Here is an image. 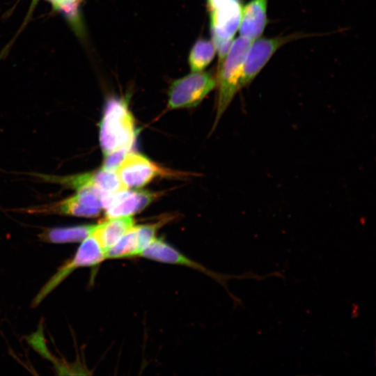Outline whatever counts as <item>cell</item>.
<instances>
[{"instance_id":"cell-1","label":"cell","mask_w":376,"mask_h":376,"mask_svg":"<svg viewBox=\"0 0 376 376\" xmlns=\"http://www.w3.org/2000/svg\"><path fill=\"white\" fill-rule=\"evenodd\" d=\"M136 136L134 120L125 99H109L100 124V143L104 154L132 147Z\"/></svg>"},{"instance_id":"cell-2","label":"cell","mask_w":376,"mask_h":376,"mask_svg":"<svg viewBox=\"0 0 376 376\" xmlns=\"http://www.w3.org/2000/svg\"><path fill=\"white\" fill-rule=\"evenodd\" d=\"M253 41L240 36L233 42L218 67L217 85L219 86L215 122L217 124L240 88L242 65Z\"/></svg>"},{"instance_id":"cell-3","label":"cell","mask_w":376,"mask_h":376,"mask_svg":"<svg viewBox=\"0 0 376 376\" xmlns=\"http://www.w3.org/2000/svg\"><path fill=\"white\" fill-rule=\"evenodd\" d=\"M104 259L106 258L104 250L97 239L91 234L81 242L73 258L61 266L41 288L32 301V306H38L76 269L99 265Z\"/></svg>"},{"instance_id":"cell-4","label":"cell","mask_w":376,"mask_h":376,"mask_svg":"<svg viewBox=\"0 0 376 376\" xmlns=\"http://www.w3.org/2000/svg\"><path fill=\"white\" fill-rule=\"evenodd\" d=\"M216 86L217 79L211 72H192L171 83L168 107L175 109L196 107Z\"/></svg>"},{"instance_id":"cell-5","label":"cell","mask_w":376,"mask_h":376,"mask_svg":"<svg viewBox=\"0 0 376 376\" xmlns=\"http://www.w3.org/2000/svg\"><path fill=\"white\" fill-rule=\"evenodd\" d=\"M242 7L240 0H229L210 11L212 41L218 54V67L224 60L239 29Z\"/></svg>"},{"instance_id":"cell-6","label":"cell","mask_w":376,"mask_h":376,"mask_svg":"<svg viewBox=\"0 0 376 376\" xmlns=\"http://www.w3.org/2000/svg\"><path fill=\"white\" fill-rule=\"evenodd\" d=\"M303 37L299 33L254 40L246 54L241 73L240 88L249 86L272 56L286 43Z\"/></svg>"},{"instance_id":"cell-7","label":"cell","mask_w":376,"mask_h":376,"mask_svg":"<svg viewBox=\"0 0 376 376\" xmlns=\"http://www.w3.org/2000/svg\"><path fill=\"white\" fill-rule=\"evenodd\" d=\"M155 198L146 191H129L127 189L113 193L102 194V207L107 218L131 216L143 210Z\"/></svg>"},{"instance_id":"cell-8","label":"cell","mask_w":376,"mask_h":376,"mask_svg":"<svg viewBox=\"0 0 376 376\" xmlns=\"http://www.w3.org/2000/svg\"><path fill=\"white\" fill-rule=\"evenodd\" d=\"M162 171L145 156L134 152H129L116 170L127 189L143 187Z\"/></svg>"},{"instance_id":"cell-9","label":"cell","mask_w":376,"mask_h":376,"mask_svg":"<svg viewBox=\"0 0 376 376\" xmlns=\"http://www.w3.org/2000/svg\"><path fill=\"white\" fill-rule=\"evenodd\" d=\"M102 193L93 187L77 190V194L42 210L77 217H94L97 216L102 207Z\"/></svg>"},{"instance_id":"cell-10","label":"cell","mask_w":376,"mask_h":376,"mask_svg":"<svg viewBox=\"0 0 376 376\" xmlns=\"http://www.w3.org/2000/svg\"><path fill=\"white\" fill-rule=\"evenodd\" d=\"M268 0H251L242 7L240 36L252 41L261 37L267 24Z\"/></svg>"},{"instance_id":"cell-11","label":"cell","mask_w":376,"mask_h":376,"mask_svg":"<svg viewBox=\"0 0 376 376\" xmlns=\"http://www.w3.org/2000/svg\"><path fill=\"white\" fill-rule=\"evenodd\" d=\"M140 256L159 262L185 265L201 271L215 279H221L220 276H216L214 273L187 258L166 242L156 237L143 251Z\"/></svg>"},{"instance_id":"cell-12","label":"cell","mask_w":376,"mask_h":376,"mask_svg":"<svg viewBox=\"0 0 376 376\" xmlns=\"http://www.w3.org/2000/svg\"><path fill=\"white\" fill-rule=\"evenodd\" d=\"M134 226L131 216L107 218L95 225L92 235L106 252Z\"/></svg>"},{"instance_id":"cell-13","label":"cell","mask_w":376,"mask_h":376,"mask_svg":"<svg viewBox=\"0 0 376 376\" xmlns=\"http://www.w3.org/2000/svg\"><path fill=\"white\" fill-rule=\"evenodd\" d=\"M95 225H79L70 227L54 228L43 231L40 238L50 243L82 242L91 235Z\"/></svg>"},{"instance_id":"cell-14","label":"cell","mask_w":376,"mask_h":376,"mask_svg":"<svg viewBox=\"0 0 376 376\" xmlns=\"http://www.w3.org/2000/svg\"><path fill=\"white\" fill-rule=\"evenodd\" d=\"M216 48L212 41L199 39L191 48L189 56V65L192 72L202 71L213 60Z\"/></svg>"},{"instance_id":"cell-15","label":"cell","mask_w":376,"mask_h":376,"mask_svg":"<svg viewBox=\"0 0 376 376\" xmlns=\"http://www.w3.org/2000/svg\"><path fill=\"white\" fill-rule=\"evenodd\" d=\"M91 185L102 194L113 193L127 188L122 183L116 171L102 168L91 173Z\"/></svg>"},{"instance_id":"cell-16","label":"cell","mask_w":376,"mask_h":376,"mask_svg":"<svg viewBox=\"0 0 376 376\" xmlns=\"http://www.w3.org/2000/svg\"><path fill=\"white\" fill-rule=\"evenodd\" d=\"M131 146H125L104 155V159L102 168L116 171L121 164L126 155L130 152Z\"/></svg>"},{"instance_id":"cell-17","label":"cell","mask_w":376,"mask_h":376,"mask_svg":"<svg viewBox=\"0 0 376 376\" xmlns=\"http://www.w3.org/2000/svg\"><path fill=\"white\" fill-rule=\"evenodd\" d=\"M82 0H65L57 11L65 10H79V5Z\"/></svg>"},{"instance_id":"cell-18","label":"cell","mask_w":376,"mask_h":376,"mask_svg":"<svg viewBox=\"0 0 376 376\" xmlns=\"http://www.w3.org/2000/svg\"><path fill=\"white\" fill-rule=\"evenodd\" d=\"M229 0H207L210 11L215 10L226 3Z\"/></svg>"},{"instance_id":"cell-19","label":"cell","mask_w":376,"mask_h":376,"mask_svg":"<svg viewBox=\"0 0 376 376\" xmlns=\"http://www.w3.org/2000/svg\"><path fill=\"white\" fill-rule=\"evenodd\" d=\"M48 3H49L52 8L58 10V8L61 7V6L65 2V0H46Z\"/></svg>"}]
</instances>
